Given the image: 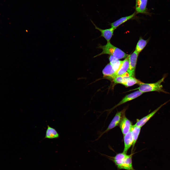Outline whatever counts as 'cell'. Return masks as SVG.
Masks as SVG:
<instances>
[{
  "instance_id": "18",
  "label": "cell",
  "mask_w": 170,
  "mask_h": 170,
  "mask_svg": "<svg viewBox=\"0 0 170 170\" xmlns=\"http://www.w3.org/2000/svg\"><path fill=\"white\" fill-rule=\"evenodd\" d=\"M148 41V40H144L140 37L136 44L135 51L139 54L146 46Z\"/></svg>"
},
{
  "instance_id": "15",
  "label": "cell",
  "mask_w": 170,
  "mask_h": 170,
  "mask_svg": "<svg viewBox=\"0 0 170 170\" xmlns=\"http://www.w3.org/2000/svg\"><path fill=\"white\" fill-rule=\"evenodd\" d=\"M59 137V134L55 129L47 125L45 137L44 139H57Z\"/></svg>"
},
{
  "instance_id": "13",
  "label": "cell",
  "mask_w": 170,
  "mask_h": 170,
  "mask_svg": "<svg viewBox=\"0 0 170 170\" xmlns=\"http://www.w3.org/2000/svg\"><path fill=\"white\" fill-rule=\"evenodd\" d=\"M123 136L124 147L123 152L127 153L132 145L133 140L131 131Z\"/></svg>"
},
{
  "instance_id": "16",
  "label": "cell",
  "mask_w": 170,
  "mask_h": 170,
  "mask_svg": "<svg viewBox=\"0 0 170 170\" xmlns=\"http://www.w3.org/2000/svg\"><path fill=\"white\" fill-rule=\"evenodd\" d=\"M141 127L136 126L135 125H132L131 129L133 142L132 145V149L138 139L140 133Z\"/></svg>"
},
{
  "instance_id": "10",
  "label": "cell",
  "mask_w": 170,
  "mask_h": 170,
  "mask_svg": "<svg viewBox=\"0 0 170 170\" xmlns=\"http://www.w3.org/2000/svg\"><path fill=\"white\" fill-rule=\"evenodd\" d=\"M102 72L104 78L113 80L115 78L116 72L109 63L103 69Z\"/></svg>"
},
{
  "instance_id": "12",
  "label": "cell",
  "mask_w": 170,
  "mask_h": 170,
  "mask_svg": "<svg viewBox=\"0 0 170 170\" xmlns=\"http://www.w3.org/2000/svg\"><path fill=\"white\" fill-rule=\"evenodd\" d=\"M129 55L123 61L120 68L116 74L115 77L118 76L125 75L128 73L127 71L129 66Z\"/></svg>"
},
{
  "instance_id": "1",
  "label": "cell",
  "mask_w": 170,
  "mask_h": 170,
  "mask_svg": "<svg viewBox=\"0 0 170 170\" xmlns=\"http://www.w3.org/2000/svg\"><path fill=\"white\" fill-rule=\"evenodd\" d=\"M132 153L128 155L123 152L117 154L115 156H107L108 158L115 163L118 168L126 170H136L133 167Z\"/></svg>"
},
{
  "instance_id": "9",
  "label": "cell",
  "mask_w": 170,
  "mask_h": 170,
  "mask_svg": "<svg viewBox=\"0 0 170 170\" xmlns=\"http://www.w3.org/2000/svg\"><path fill=\"white\" fill-rule=\"evenodd\" d=\"M143 93L138 90L125 96L117 104L111 109L112 110L120 105L139 97Z\"/></svg>"
},
{
  "instance_id": "17",
  "label": "cell",
  "mask_w": 170,
  "mask_h": 170,
  "mask_svg": "<svg viewBox=\"0 0 170 170\" xmlns=\"http://www.w3.org/2000/svg\"><path fill=\"white\" fill-rule=\"evenodd\" d=\"M109 60L110 63L112 65L116 73L120 68L123 63V61L120 60L112 55L110 56L109 58Z\"/></svg>"
},
{
  "instance_id": "11",
  "label": "cell",
  "mask_w": 170,
  "mask_h": 170,
  "mask_svg": "<svg viewBox=\"0 0 170 170\" xmlns=\"http://www.w3.org/2000/svg\"><path fill=\"white\" fill-rule=\"evenodd\" d=\"M148 0H136L135 9L137 13L146 14Z\"/></svg>"
},
{
  "instance_id": "19",
  "label": "cell",
  "mask_w": 170,
  "mask_h": 170,
  "mask_svg": "<svg viewBox=\"0 0 170 170\" xmlns=\"http://www.w3.org/2000/svg\"><path fill=\"white\" fill-rule=\"evenodd\" d=\"M143 83H144L136 78L135 77L129 76L126 81L123 85L129 87L136 84H137L139 85Z\"/></svg>"
},
{
  "instance_id": "8",
  "label": "cell",
  "mask_w": 170,
  "mask_h": 170,
  "mask_svg": "<svg viewBox=\"0 0 170 170\" xmlns=\"http://www.w3.org/2000/svg\"><path fill=\"white\" fill-rule=\"evenodd\" d=\"M91 21L95 27V29L101 32V35L100 37H104L107 41V42H110L113 35L115 29L112 27L106 29H101L97 26L91 20Z\"/></svg>"
},
{
  "instance_id": "7",
  "label": "cell",
  "mask_w": 170,
  "mask_h": 170,
  "mask_svg": "<svg viewBox=\"0 0 170 170\" xmlns=\"http://www.w3.org/2000/svg\"><path fill=\"white\" fill-rule=\"evenodd\" d=\"M132 125V122L124 115L120 123V127L123 135L130 131Z\"/></svg>"
},
{
  "instance_id": "6",
  "label": "cell",
  "mask_w": 170,
  "mask_h": 170,
  "mask_svg": "<svg viewBox=\"0 0 170 170\" xmlns=\"http://www.w3.org/2000/svg\"><path fill=\"white\" fill-rule=\"evenodd\" d=\"M169 101L166 102L164 104H162L150 113L141 119L138 120L135 125L140 127H142L155 115L162 107L166 104Z\"/></svg>"
},
{
  "instance_id": "2",
  "label": "cell",
  "mask_w": 170,
  "mask_h": 170,
  "mask_svg": "<svg viewBox=\"0 0 170 170\" xmlns=\"http://www.w3.org/2000/svg\"><path fill=\"white\" fill-rule=\"evenodd\" d=\"M102 50V51L100 53L95 55L94 57L103 54H108L112 55L115 58L120 59L125 58L129 55L126 54L120 49L112 45L110 42H107L104 45L99 44L97 47Z\"/></svg>"
},
{
  "instance_id": "14",
  "label": "cell",
  "mask_w": 170,
  "mask_h": 170,
  "mask_svg": "<svg viewBox=\"0 0 170 170\" xmlns=\"http://www.w3.org/2000/svg\"><path fill=\"white\" fill-rule=\"evenodd\" d=\"M136 13L135 12L132 14L128 16L121 17L115 22L111 23L110 25L115 29L119 26L127 21L135 17Z\"/></svg>"
},
{
  "instance_id": "3",
  "label": "cell",
  "mask_w": 170,
  "mask_h": 170,
  "mask_svg": "<svg viewBox=\"0 0 170 170\" xmlns=\"http://www.w3.org/2000/svg\"><path fill=\"white\" fill-rule=\"evenodd\" d=\"M166 77L164 76L161 79L157 82L153 83H143L139 85L138 88L131 91L138 90L143 93L152 91H157L159 92H162L168 93L164 90L162 83L164 81Z\"/></svg>"
},
{
  "instance_id": "5",
  "label": "cell",
  "mask_w": 170,
  "mask_h": 170,
  "mask_svg": "<svg viewBox=\"0 0 170 170\" xmlns=\"http://www.w3.org/2000/svg\"><path fill=\"white\" fill-rule=\"evenodd\" d=\"M139 54L135 50L129 55V66L127 72L130 76L135 77L136 68Z\"/></svg>"
},
{
  "instance_id": "4",
  "label": "cell",
  "mask_w": 170,
  "mask_h": 170,
  "mask_svg": "<svg viewBox=\"0 0 170 170\" xmlns=\"http://www.w3.org/2000/svg\"><path fill=\"white\" fill-rule=\"evenodd\" d=\"M126 109H124L118 112L111 120L108 128L102 132L97 139H99L104 133H106L110 130L118 126L120 123L123 116L125 115Z\"/></svg>"
}]
</instances>
